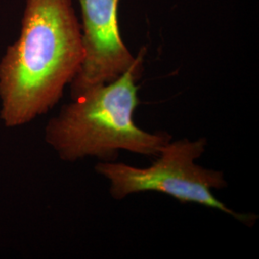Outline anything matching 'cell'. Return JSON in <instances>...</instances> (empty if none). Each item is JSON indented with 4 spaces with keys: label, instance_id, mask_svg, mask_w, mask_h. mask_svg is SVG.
<instances>
[{
    "label": "cell",
    "instance_id": "1",
    "mask_svg": "<svg viewBox=\"0 0 259 259\" xmlns=\"http://www.w3.org/2000/svg\"><path fill=\"white\" fill-rule=\"evenodd\" d=\"M83 58L71 0H27L18 40L0 62V118L19 127L47 113L72 82Z\"/></svg>",
    "mask_w": 259,
    "mask_h": 259
},
{
    "label": "cell",
    "instance_id": "2",
    "mask_svg": "<svg viewBox=\"0 0 259 259\" xmlns=\"http://www.w3.org/2000/svg\"><path fill=\"white\" fill-rule=\"evenodd\" d=\"M144 52L142 49L136 64L117 79L75 97L49 121L46 140L62 159L93 157L111 161L120 151L157 157L172 139L166 132H146L135 122Z\"/></svg>",
    "mask_w": 259,
    "mask_h": 259
},
{
    "label": "cell",
    "instance_id": "3",
    "mask_svg": "<svg viewBox=\"0 0 259 259\" xmlns=\"http://www.w3.org/2000/svg\"><path fill=\"white\" fill-rule=\"evenodd\" d=\"M206 139L170 140L161 148L156 161L146 168L126 163L103 161L95 170L110 183V193L115 200L146 191L166 194L185 204L211 207L231 215L245 225H252L255 216L235 212L218 200L213 190L227 187L222 171L198 165L204 154Z\"/></svg>",
    "mask_w": 259,
    "mask_h": 259
},
{
    "label": "cell",
    "instance_id": "4",
    "mask_svg": "<svg viewBox=\"0 0 259 259\" xmlns=\"http://www.w3.org/2000/svg\"><path fill=\"white\" fill-rule=\"evenodd\" d=\"M83 18V58L70 83L71 98L110 83L136 64L121 38L117 10L119 0H79Z\"/></svg>",
    "mask_w": 259,
    "mask_h": 259
}]
</instances>
